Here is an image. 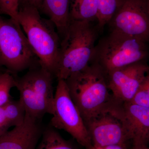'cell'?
I'll return each instance as SVG.
<instances>
[{
  "instance_id": "obj_6",
  "label": "cell",
  "mask_w": 149,
  "mask_h": 149,
  "mask_svg": "<svg viewBox=\"0 0 149 149\" xmlns=\"http://www.w3.org/2000/svg\"><path fill=\"white\" fill-rule=\"evenodd\" d=\"M1 15L0 68L14 74L40 64L19 23Z\"/></svg>"
},
{
  "instance_id": "obj_5",
  "label": "cell",
  "mask_w": 149,
  "mask_h": 149,
  "mask_svg": "<svg viewBox=\"0 0 149 149\" xmlns=\"http://www.w3.org/2000/svg\"><path fill=\"white\" fill-rule=\"evenodd\" d=\"M16 79L15 87L26 114L39 120L46 114L52 113L54 93L53 74L40 64L32 67Z\"/></svg>"
},
{
  "instance_id": "obj_9",
  "label": "cell",
  "mask_w": 149,
  "mask_h": 149,
  "mask_svg": "<svg viewBox=\"0 0 149 149\" xmlns=\"http://www.w3.org/2000/svg\"><path fill=\"white\" fill-rule=\"evenodd\" d=\"M107 110L121 120L132 145L148 146L149 108L113 100Z\"/></svg>"
},
{
  "instance_id": "obj_8",
  "label": "cell",
  "mask_w": 149,
  "mask_h": 149,
  "mask_svg": "<svg viewBox=\"0 0 149 149\" xmlns=\"http://www.w3.org/2000/svg\"><path fill=\"white\" fill-rule=\"evenodd\" d=\"M108 24L110 32L148 42L149 0H119L117 9Z\"/></svg>"
},
{
  "instance_id": "obj_14",
  "label": "cell",
  "mask_w": 149,
  "mask_h": 149,
  "mask_svg": "<svg viewBox=\"0 0 149 149\" xmlns=\"http://www.w3.org/2000/svg\"><path fill=\"white\" fill-rule=\"evenodd\" d=\"M36 149H80L73 141L64 139L50 125L43 130Z\"/></svg>"
},
{
  "instance_id": "obj_7",
  "label": "cell",
  "mask_w": 149,
  "mask_h": 149,
  "mask_svg": "<svg viewBox=\"0 0 149 149\" xmlns=\"http://www.w3.org/2000/svg\"><path fill=\"white\" fill-rule=\"evenodd\" d=\"M52 115L51 126L66 131L85 149L92 146L84 120L70 96L65 80H58Z\"/></svg>"
},
{
  "instance_id": "obj_1",
  "label": "cell",
  "mask_w": 149,
  "mask_h": 149,
  "mask_svg": "<svg viewBox=\"0 0 149 149\" xmlns=\"http://www.w3.org/2000/svg\"><path fill=\"white\" fill-rule=\"evenodd\" d=\"M65 81L70 96L84 121L106 111L113 100L107 73L95 63H91Z\"/></svg>"
},
{
  "instance_id": "obj_3",
  "label": "cell",
  "mask_w": 149,
  "mask_h": 149,
  "mask_svg": "<svg viewBox=\"0 0 149 149\" xmlns=\"http://www.w3.org/2000/svg\"><path fill=\"white\" fill-rule=\"evenodd\" d=\"M17 20L40 65L54 76L61 44L54 24L30 6L19 7Z\"/></svg>"
},
{
  "instance_id": "obj_21",
  "label": "cell",
  "mask_w": 149,
  "mask_h": 149,
  "mask_svg": "<svg viewBox=\"0 0 149 149\" xmlns=\"http://www.w3.org/2000/svg\"><path fill=\"white\" fill-rule=\"evenodd\" d=\"M9 128L3 106L0 107V136L8 131Z\"/></svg>"
},
{
  "instance_id": "obj_15",
  "label": "cell",
  "mask_w": 149,
  "mask_h": 149,
  "mask_svg": "<svg viewBox=\"0 0 149 149\" xmlns=\"http://www.w3.org/2000/svg\"><path fill=\"white\" fill-rule=\"evenodd\" d=\"M97 13V0H70V19L93 22Z\"/></svg>"
},
{
  "instance_id": "obj_4",
  "label": "cell",
  "mask_w": 149,
  "mask_h": 149,
  "mask_svg": "<svg viewBox=\"0 0 149 149\" xmlns=\"http://www.w3.org/2000/svg\"><path fill=\"white\" fill-rule=\"evenodd\" d=\"M148 43L137 37L110 32L96 44L91 63L99 64L107 74L123 67L146 61L149 55Z\"/></svg>"
},
{
  "instance_id": "obj_22",
  "label": "cell",
  "mask_w": 149,
  "mask_h": 149,
  "mask_svg": "<svg viewBox=\"0 0 149 149\" xmlns=\"http://www.w3.org/2000/svg\"><path fill=\"white\" fill-rule=\"evenodd\" d=\"M19 7L30 6L36 8L40 11L43 0H19Z\"/></svg>"
},
{
  "instance_id": "obj_16",
  "label": "cell",
  "mask_w": 149,
  "mask_h": 149,
  "mask_svg": "<svg viewBox=\"0 0 149 149\" xmlns=\"http://www.w3.org/2000/svg\"><path fill=\"white\" fill-rule=\"evenodd\" d=\"M7 120L10 128L16 127L24 122L26 111L20 101L11 100L3 106Z\"/></svg>"
},
{
  "instance_id": "obj_2",
  "label": "cell",
  "mask_w": 149,
  "mask_h": 149,
  "mask_svg": "<svg viewBox=\"0 0 149 149\" xmlns=\"http://www.w3.org/2000/svg\"><path fill=\"white\" fill-rule=\"evenodd\" d=\"M100 31L93 22L70 19L61 40L54 77L65 80L90 64Z\"/></svg>"
},
{
  "instance_id": "obj_24",
  "label": "cell",
  "mask_w": 149,
  "mask_h": 149,
  "mask_svg": "<svg viewBox=\"0 0 149 149\" xmlns=\"http://www.w3.org/2000/svg\"><path fill=\"white\" fill-rule=\"evenodd\" d=\"M129 149H149V148L148 146L132 145L131 148Z\"/></svg>"
},
{
  "instance_id": "obj_12",
  "label": "cell",
  "mask_w": 149,
  "mask_h": 149,
  "mask_svg": "<svg viewBox=\"0 0 149 149\" xmlns=\"http://www.w3.org/2000/svg\"><path fill=\"white\" fill-rule=\"evenodd\" d=\"M39 121L26 114L22 124L0 136V149H36L43 130Z\"/></svg>"
},
{
  "instance_id": "obj_20",
  "label": "cell",
  "mask_w": 149,
  "mask_h": 149,
  "mask_svg": "<svg viewBox=\"0 0 149 149\" xmlns=\"http://www.w3.org/2000/svg\"><path fill=\"white\" fill-rule=\"evenodd\" d=\"M19 8V0H0V15H8L18 22Z\"/></svg>"
},
{
  "instance_id": "obj_13",
  "label": "cell",
  "mask_w": 149,
  "mask_h": 149,
  "mask_svg": "<svg viewBox=\"0 0 149 149\" xmlns=\"http://www.w3.org/2000/svg\"><path fill=\"white\" fill-rule=\"evenodd\" d=\"M70 0H43L40 11L54 24L61 41L70 21Z\"/></svg>"
},
{
  "instance_id": "obj_18",
  "label": "cell",
  "mask_w": 149,
  "mask_h": 149,
  "mask_svg": "<svg viewBox=\"0 0 149 149\" xmlns=\"http://www.w3.org/2000/svg\"><path fill=\"white\" fill-rule=\"evenodd\" d=\"M8 70H0V107L3 106L10 100V92L15 87L16 78Z\"/></svg>"
},
{
  "instance_id": "obj_19",
  "label": "cell",
  "mask_w": 149,
  "mask_h": 149,
  "mask_svg": "<svg viewBox=\"0 0 149 149\" xmlns=\"http://www.w3.org/2000/svg\"><path fill=\"white\" fill-rule=\"evenodd\" d=\"M129 102L140 106L149 108V75L139 86Z\"/></svg>"
},
{
  "instance_id": "obj_23",
  "label": "cell",
  "mask_w": 149,
  "mask_h": 149,
  "mask_svg": "<svg viewBox=\"0 0 149 149\" xmlns=\"http://www.w3.org/2000/svg\"><path fill=\"white\" fill-rule=\"evenodd\" d=\"M86 149H129L128 145H115L106 147H97L92 145L91 146Z\"/></svg>"
},
{
  "instance_id": "obj_10",
  "label": "cell",
  "mask_w": 149,
  "mask_h": 149,
  "mask_svg": "<svg viewBox=\"0 0 149 149\" xmlns=\"http://www.w3.org/2000/svg\"><path fill=\"white\" fill-rule=\"evenodd\" d=\"M149 66L146 61H143L108 72V85L113 100L118 102H130L149 75Z\"/></svg>"
},
{
  "instance_id": "obj_11",
  "label": "cell",
  "mask_w": 149,
  "mask_h": 149,
  "mask_svg": "<svg viewBox=\"0 0 149 149\" xmlns=\"http://www.w3.org/2000/svg\"><path fill=\"white\" fill-rule=\"evenodd\" d=\"M84 123L95 146L127 145L130 141L121 120L109 111L102 112Z\"/></svg>"
},
{
  "instance_id": "obj_17",
  "label": "cell",
  "mask_w": 149,
  "mask_h": 149,
  "mask_svg": "<svg viewBox=\"0 0 149 149\" xmlns=\"http://www.w3.org/2000/svg\"><path fill=\"white\" fill-rule=\"evenodd\" d=\"M119 0H97V24L100 31L107 24L115 13Z\"/></svg>"
}]
</instances>
